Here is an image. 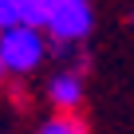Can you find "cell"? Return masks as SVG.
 Wrapping results in <instances>:
<instances>
[{
	"mask_svg": "<svg viewBox=\"0 0 134 134\" xmlns=\"http://www.w3.org/2000/svg\"><path fill=\"white\" fill-rule=\"evenodd\" d=\"M47 99H51V107L59 114H75V107L83 103V79H79V71H59V75H51Z\"/></svg>",
	"mask_w": 134,
	"mask_h": 134,
	"instance_id": "3957f363",
	"label": "cell"
},
{
	"mask_svg": "<svg viewBox=\"0 0 134 134\" xmlns=\"http://www.w3.org/2000/svg\"><path fill=\"white\" fill-rule=\"evenodd\" d=\"M40 134H87V130H83V122L75 114H55V118H47L40 126Z\"/></svg>",
	"mask_w": 134,
	"mask_h": 134,
	"instance_id": "5b68a950",
	"label": "cell"
},
{
	"mask_svg": "<svg viewBox=\"0 0 134 134\" xmlns=\"http://www.w3.org/2000/svg\"><path fill=\"white\" fill-rule=\"evenodd\" d=\"M0 79H4V63H0Z\"/></svg>",
	"mask_w": 134,
	"mask_h": 134,
	"instance_id": "52a82bcc",
	"label": "cell"
},
{
	"mask_svg": "<svg viewBox=\"0 0 134 134\" xmlns=\"http://www.w3.org/2000/svg\"><path fill=\"white\" fill-rule=\"evenodd\" d=\"M47 55V40H43V28H32V24H12V28H0V63L4 71L12 75H28L43 63Z\"/></svg>",
	"mask_w": 134,
	"mask_h": 134,
	"instance_id": "6da1fadb",
	"label": "cell"
},
{
	"mask_svg": "<svg viewBox=\"0 0 134 134\" xmlns=\"http://www.w3.org/2000/svg\"><path fill=\"white\" fill-rule=\"evenodd\" d=\"M95 28V8L91 0H51V12H47V24L43 32L55 40V43H83Z\"/></svg>",
	"mask_w": 134,
	"mask_h": 134,
	"instance_id": "7a4b0ae2",
	"label": "cell"
},
{
	"mask_svg": "<svg viewBox=\"0 0 134 134\" xmlns=\"http://www.w3.org/2000/svg\"><path fill=\"white\" fill-rule=\"evenodd\" d=\"M47 12H51V0H20V24L43 28L47 24Z\"/></svg>",
	"mask_w": 134,
	"mask_h": 134,
	"instance_id": "277c9868",
	"label": "cell"
},
{
	"mask_svg": "<svg viewBox=\"0 0 134 134\" xmlns=\"http://www.w3.org/2000/svg\"><path fill=\"white\" fill-rule=\"evenodd\" d=\"M20 24V0H0V28Z\"/></svg>",
	"mask_w": 134,
	"mask_h": 134,
	"instance_id": "8992f818",
	"label": "cell"
}]
</instances>
